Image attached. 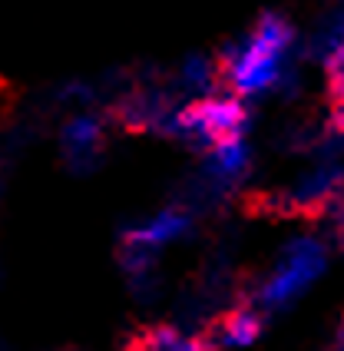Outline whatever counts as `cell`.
<instances>
[{"label":"cell","mask_w":344,"mask_h":351,"mask_svg":"<svg viewBox=\"0 0 344 351\" xmlns=\"http://www.w3.org/2000/svg\"><path fill=\"white\" fill-rule=\"evenodd\" d=\"M334 351H344V325H341V332H338V341H334Z\"/></svg>","instance_id":"4fadbf2b"},{"label":"cell","mask_w":344,"mask_h":351,"mask_svg":"<svg viewBox=\"0 0 344 351\" xmlns=\"http://www.w3.org/2000/svg\"><path fill=\"white\" fill-rule=\"evenodd\" d=\"M325 269H328L325 242H318L315 235H298L278 252L275 269L258 282V289L251 292V302L265 315L285 312L325 275Z\"/></svg>","instance_id":"7a4b0ae2"},{"label":"cell","mask_w":344,"mask_h":351,"mask_svg":"<svg viewBox=\"0 0 344 351\" xmlns=\"http://www.w3.org/2000/svg\"><path fill=\"white\" fill-rule=\"evenodd\" d=\"M206 169L215 173L222 182H229L232 189L238 182H245L251 173V149L245 139H229L222 146H215L212 153H206Z\"/></svg>","instance_id":"ba28073f"},{"label":"cell","mask_w":344,"mask_h":351,"mask_svg":"<svg viewBox=\"0 0 344 351\" xmlns=\"http://www.w3.org/2000/svg\"><path fill=\"white\" fill-rule=\"evenodd\" d=\"M60 143H63V159L70 173L90 176L99 169V162L106 156V123L96 113H77L66 119Z\"/></svg>","instance_id":"277c9868"},{"label":"cell","mask_w":344,"mask_h":351,"mask_svg":"<svg viewBox=\"0 0 344 351\" xmlns=\"http://www.w3.org/2000/svg\"><path fill=\"white\" fill-rule=\"evenodd\" d=\"M192 219H195L192 213L179 209V206H169V209H162V213H156V215H149V219H143V222H136L133 229H139L149 242H156V245L162 249L166 242L186 239V235L192 232Z\"/></svg>","instance_id":"9c48e42d"},{"label":"cell","mask_w":344,"mask_h":351,"mask_svg":"<svg viewBox=\"0 0 344 351\" xmlns=\"http://www.w3.org/2000/svg\"><path fill=\"white\" fill-rule=\"evenodd\" d=\"M262 325H265V312L251 302V298H242L238 305L225 308L222 315H215L209 325H206V341L209 348H249L258 341L262 335Z\"/></svg>","instance_id":"5b68a950"},{"label":"cell","mask_w":344,"mask_h":351,"mask_svg":"<svg viewBox=\"0 0 344 351\" xmlns=\"http://www.w3.org/2000/svg\"><path fill=\"white\" fill-rule=\"evenodd\" d=\"M334 235H338V245L344 249V199H341V206L334 209Z\"/></svg>","instance_id":"7c38bea8"},{"label":"cell","mask_w":344,"mask_h":351,"mask_svg":"<svg viewBox=\"0 0 344 351\" xmlns=\"http://www.w3.org/2000/svg\"><path fill=\"white\" fill-rule=\"evenodd\" d=\"M172 86H175V93L179 99H199V97H209L212 90H215V83H219V63L209 57H202V53H192L179 63V70L172 73Z\"/></svg>","instance_id":"52a82bcc"},{"label":"cell","mask_w":344,"mask_h":351,"mask_svg":"<svg viewBox=\"0 0 344 351\" xmlns=\"http://www.w3.org/2000/svg\"><path fill=\"white\" fill-rule=\"evenodd\" d=\"M328 99H344V40L325 57Z\"/></svg>","instance_id":"30bf717a"},{"label":"cell","mask_w":344,"mask_h":351,"mask_svg":"<svg viewBox=\"0 0 344 351\" xmlns=\"http://www.w3.org/2000/svg\"><path fill=\"white\" fill-rule=\"evenodd\" d=\"M295 53V27L285 14L268 10L255 20L245 37L225 43L219 53V77L229 83L238 97H262L278 86L282 73Z\"/></svg>","instance_id":"6da1fadb"},{"label":"cell","mask_w":344,"mask_h":351,"mask_svg":"<svg viewBox=\"0 0 344 351\" xmlns=\"http://www.w3.org/2000/svg\"><path fill=\"white\" fill-rule=\"evenodd\" d=\"M328 103H331V110H328L325 130L344 139V99H328Z\"/></svg>","instance_id":"8fae6325"},{"label":"cell","mask_w":344,"mask_h":351,"mask_svg":"<svg viewBox=\"0 0 344 351\" xmlns=\"http://www.w3.org/2000/svg\"><path fill=\"white\" fill-rule=\"evenodd\" d=\"M130 351H212L202 332H186L182 325H153L130 341Z\"/></svg>","instance_id":"8992f818"},{"label":"cell","mask_w":344,"mask_h":351,"mask_svg":"<svg viewBox=\"0 0 344 351\" xmlns=\"http://www.w3.org/2000/svg\"><path fill=\"white\" fill-rule=\"evenodd\" d=\"M249 126H251V113L242 99L209 93V97L189 99L186 106L175 110L169 136L179 139L192 153L206 156V153H212L215 146H222L229 139H242Z\"/></svg>","instance_id":"3957f363"}]
</instances>
